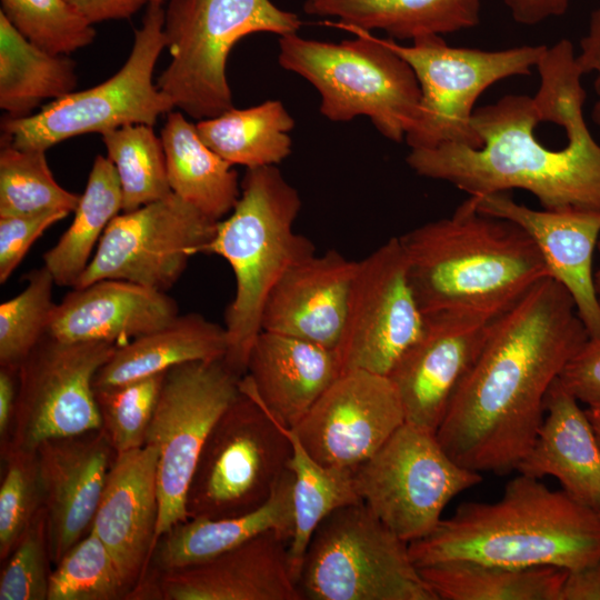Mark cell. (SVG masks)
I'll list each match as a JSON object with an SVG mask.
<instances>
[{
    "label": "cell",
    "mask_w": 600,
    "mask_h": 600,
    "mask_svg": "<svg viewBox=\"0 0 600 600\" xmlns=\"http://www.w3.org/2000/svg\"><path fill=\"white\" fill-rule=\"evenodd\" d=\"M122 192V212L172 193L161 138L153 126L127 124L101 134Z\"/></svg>",
    "instance_id": "36"
},
{
    "label": "cell",
    "mask_w": 600,
    "mask_h": 600,
    "mask_svg": "<svg viewBox=\"0 0 600 600\" xmlns=\"http://www.w3.org/2000/svg\"><path fill=\"white\" fill-rule=\"evenodd\" d=\"M127 593L112 556L89 530L51 571L47 600H116Z\"/></svg>",
    "instance_id": "38"
},
{
    "label": "cell",
    "mask_w": 600,
    "mask_h": 600,
    "mask_svg": "<svg viewBox=\"0 0 600 600\" xmlns=\"http://www.w3.org/2000/svg\"><path fill=\"white\" fill-rule=\"evenodd\" d=\"M300 18L271 0H169L163 32L171 56L157 79L174 109L196 120L233 108L227 61L243 37L296 33Z\"/></svg>",
    "instance_id": "7"
},
{
    "label": "cell",
    "mask_w": 600,
    "mask_h": 600,
    "mask_svg": "<svg viewBox=\"0 0 600 600\" xmlns=\"http://www.w3.org/2000/svg\"><path fill=\"white\" fill-rule=\"evenodd\" d=\"M299 588L309 600H438L409 543L363 501L334 510L316 528Z\"/></svg>",
    "instance_id": "8"
},
{
    "label": "cell",
    "mask_w": 600,
    "mask_h": 600,
    "mask_svg": "<svg viewBox=\"0 0 600 600\" xmlns=\"http://www.w3.org/2000/svg\"><path fill=\"white\" fill-rule=\"evenodd\" d=\"M493 320L461 313L426 316L420 337L388 374L399 394L407 423L437 433Z\"/></svg>",
    "instance_id": "19"
},
{
    "label": "cell",
    "mask_w": 600,
    "mask_h": 600,
    "mask_svg": "<svg viewBox=\"0 0 600 600\" xmlns=\"http://www.w3.org/2000/svg\"><path fill=\"white\" fill-rule=\"evenodd\" d=\"M438 600H559L567 570L451 560L418 568Z\"/></svg>",
    "instance_id": "32"
},
{
    "label": "cell",
    "mask_w": 600,
    "mask_h": 600,
    "mask_svg": "<svg viewBox=\"0 0 600 600\" xmlns=\"http://www.w3.org/2000/svg\"><path fill=\"white\" fill-rule=\"evenodd\" d=\"M4 472L0 486V559L6 561L43 507L37 451H1Z\"/></svg>",
    "instance_id": "42"
},
{
    "label": "cell",
    "mask_w": 600,
    "mask_h": 600,
    "mask_svg": "<svg viewBox=\"0 0 600 600\" xmlns=\"http://www.w3.org/2000/svg\"><path fill=\"white\" fill-rule=\"evenodd\" d=\"M358 261L329 250L290 268L267 298L261 331L336 350Z\"/></svg>",
    "instance_id": "23"
},
{
    "label": "cell",
    "mask_w": 600,
    "mask_h": 600,
    "mask_svg": "<svg viewBox=\"0 0 600 600\" xmlns=\"http://www.w3.org/2000/svg\"><path fill=\"white\" fill-rule=\"evenodd\" d=\"M567 289L548 277L492 321L437 430L444 450L477 472L508 474L531 448L546 397L588 340Z\"/></svg>",
    "instance_id": "2"
},
{
    "label": "cell",
    "mask_w": 600,
    "mask_h": 600,
    "mask_svg": "<svg viewBox=\"0 0 600 600\" xmlns=\"http://www.w3.org/2000/svg\"><path fill=\"white\" fill-rule=\"evenodd\" d=\"M217 223L173 192L120 212L74 288L116 279L167 292L211 240Z\"/></svg>",
    "instance_id": "15"
},
{
    "label": "cell",
    "mask_w": 600,
    "mask_h": 600,
    "mask_svg": "<svg viewBox=\"0 0 600 600\" xmlns=\"http://www.w3.org/2000/svg\"><path fill=\"white\" fill-rule=\"evenodd\" d=\"M597 248H598V250L600 252V236H599V239H598ZM594 289H596L598 300L600 302V268L594 273Z\"/></svg>",
    "instance_id": "52"
},
{
    "label": "cell",
    "mask_w": 600,
    "mask_h": 600,
    "mask_svg": "<svg viewBox=\"0 0 600 600\" xmlns=\"http://www.w3.org/2000/svg\"><path fill=\"white\" fill-rule=\"evenodd\" d=\"M179 314L167 292L104 279L73 288L56 303L47 334L63 342H110L118 347L170 323Z\"/></svg>",
    "instance_id": "24"
},
{
    "label": "cell",
    "mask_w": 600,
    "mask_h": 600,
    "mask_svg": "<svg viewBox=\"0 0 600 600\" xmlns=\"http://www.w3.org/2000/svg\"><path fill=\"white\" fill-rule=\"evenodd\" d=\"M0 12L30 42L56 54L91 44L96 30L67 0H0Z\"/></svg>",
    "instance_id": "40"
},
{
    "label": "cell",
    "mask_w": 600,
    "mask_h": 600,
    "mask_svg": "<svg viewBox=\"0 0 600 600\" xmlns=\"http://www.w3.org/2000/svg\"><path fill=\"white\" fill-rule=\"evenodd\" d=\"M424 321L400 238L393 237L358 261L334 350L341 372L361 369L388 376L420 337Z\"/></svg>",
    "instance_id": "16"
},
{
    "label": "cell",
    "mask_w": 600,
    "mask_h": 600,
    "mask_svg": "<svg viewBox=\"0 0 600 600\" xmlns=\"http://www.w3.org/2000/svg\"><path fill=\"white\" fill-rule=\"evenodd\" d=\"M517 471L554 477L569 496L600 512V443L586 410L559 379L547 393L542 424Z\"/></svg>",
    "instance_id": "26"
},
{
    "label": "cell",
    "mask_w": 600,
    "mask_h": 600,
    "mask_svg": "<svg viewBox=\"0 0 600 600\" xmlns=\"http://www.w3.org/2000/svg\"><path fill=\"white\" fill-rule=\"evenodd\" d=\"M224 327L199 313L178 314L167 326L117 347L98 370L93 388L124 384L191 361L224 358Z\"/></svg>",
    "instance_id": "28"
},
{
    "label": "cell",
    "mask_w": 600,
    "mask_h": 600,
    "mask_svg": "<svg viewBox=\"0 0 600 600\" xmlns=\"http://www.w3.org/2000/svg\"><path fill=\"white\" fill-rule=\"evenodd\" d=\"M19 391V367L0 366V443L4 448L13 423Z\"/></svg>",
    "instance_id": "50"
},
{
    "label": "cell",
    "mask_w": 600,
    "mask_h": 600,
    "mask_svg": "<svg viewBox=\"0 0 600 600\" xmlns=\"http://www.w3.org/2000/svg\"><path fill=\"white\" fill-rule=\"evenodd\" d=\"M536 69L533 97L507 94L474 109L479 147L410 149L408 166L473 197L521 189L546 210L600 211V144L583 118V73L572 43L547 47Z\"/></svg>",
    "instance_id": "1"
},
{
    "label": "cell",
    "mask_w": 600,
    "mask_h": 600,
    "mask_svg": "<svg viewBox=\"0 0 600 600\" xmlns=\"http://www.w3.org/2000/svg\"><path fill=\"white\" fill-rule=\"evenodd\" d=\"M293 527V473L288 469L268 501L249 513L188 518L171 527L156 541L142 578L203 563L267 531L291 540Z\"/></svg>",
    "instance_id": "27"
},
{
    "label": "cell",
    "mask_w": 600,
    "mask_h": 600,
    "mask_svg": "<svg viewBox=\"0 0 600 600\" xmlns=\"http://www.w3.org/2000/svg\"><path fill=\"white\" fill-rule=\"evenodd\" d=\"M340 373L333 350L262 330L241 383L278 422L293 429Z\"/></svg>",
    "instance_id": "25"
},
{
    "label": "cell",
    "mask_w": 600,
    "mask_h": 600,
    "mask_svg": "<svg viewBox=\"0 0 600 600\" xmlns=\"http://www.w3.org/2000/svg\"><path fill=\"white\" fill-rule=\"evenodd\" d=\"M360 499L400 539L431 533L447 504L482 481L441 446L437 433L404 422L353 470Z\"/></svg>",
    "instance_id": "12"
},
{
    "label": "cell",
    "mask_w": 600,
    "mask_h": 600,
    "mask_svg": "<svg viewBox=\"0 0 600 600\" xmlns=\"http://www.w3.org/2000/svg\"><path fill=\"white\" fill-rule=\"evenodd\" d=\"M388 46L411 67L421 99L413 124L404 140L410 149H430L444 143L480 146L471 128L474 103L493 83L528 76L537 67L546 46H521L487 51L449 46L442 36H423L403 46Z\"/></svg>",
    "instance_id": "11"
},
{
    "label": "cell",
    "mask_w": 600,
    "mask_h": 600,
    "mask_svg": "<svg viewBox=\"0 0 600 600\" xmlns=\"http://www.w3.org/2000/svg\"><path fill=\"white\" fill-rule=\"evenodd\" d=\"M482 0H306L310 16L332 17L344 29L381 30L391 39L414 40L472 28Z\"/></svg>",
    "instance_id": "29"
},
{
    "label": "cell",
    "mask_w": 600,
    "mask_h": 600,
    "mask_svg": "<svg viewBox=\"0 0 600 600\" xmlns=\"http://www.w3.org/2000/svg\"><path fill=\"white\" fill-rule=\"evenodd\" d=\"M558 379L579 402L600 406V334L588 338Z\"/></svg>",
    "instance_id": "45"
},
{
    "label": "cell",
    "mask_w": 600,
    "mask_h": 600,
    "mask_svg": "<svg viewBox=\"0 0 600 600\" xmlns=\"http://www.w3.org/2000/svg\"><path fill=\"white\" fill-rule=\"evenodd\" d=\"M582 73H596L594 90L597 100L592 107L591 118L600 126V8L592 11L588 31L580 41V52L576 54Z\"/></svg>",
    "instance_id": "47"
},
{
    "label": "cell",
    "mask_w": 600,
    "mask_h": 600,
    "mask_svg": "<svg viewBox=\"0 0 600 600\" xmlns=\"http://www.w3.org/2000/svg\"><path fill=\"white\" fill-rule=\"evenodd\" d=\"M294 119L279 100L199 120L201 140L232 166H277L291 153Z\"/></svg>",
    "instance_id": "33"
},
{
    "label": "cell",
    "mask_w": 600,
    "mask_h": 600,
    "mask_svg": "<svg viewBox=\"0 0 600 600\" xmlns=\"http://www.w3.org/2000/svg\"><path fill=\"white\" fill-rule=\"evenodd\" d=\"M158 457L151 444L116 456L90 527L112 556L127 597L140 582L157 540Z\"/></svg>",
    "instance_id": "21"
},
{
    "label": "cell",
    "mask_w": 600,
    "mask_h": 600,
    "mask_svg": "<svg viewBox=\"0 0 600 600\" xmlns=\"http://www.w3.org/2000/svg\"><path fill=\"white\" fill-rule=\"evenodd\" d=\"M160 138L171 191L216 221L229 214L241 194L238 173L201 140L196 123L172 110Z\"/></svg>",
    "instance_id": "30"
},
{
    "label": "cell",
    "mask_w": 600,
    "mask_h": 600,
    "mask_svg": "<svg viewBox=\"0 0 600 600\" xmlns=\"http://www.w3.org/2000/svg\"><path fill=\"white\" fill-rule=\"evenodd\" d=\"M51 559L42 507L16 544L0 574V600H47Z\"/></svg>",
    "instance_id": "43"
},
{
    "label": "cell",
    "mask_w": 600,
    "mask_h": 600,
    "mask_svg": "<svg viewBox=\"0 0 600 600\" xmlns=\"http://www.w3.org/2000/svg\"><path fill=\"white\" fill-rule=\"evenodd\" d=\"M289 543L267 531L203 563L146 574L128 599L303 600Z\"/></svg>",
    "instance_id": "18"
},
{
    "label": "cell",
    "mask_w": 600,
    "mask_h": 600,
    "mask_svg": "<svg viewBox=\"0 0 600 600\" xmlns=\"http://www.w3.org/2000/svg\"><path fill=\"white\" fill-rule=\"evenodd\" d=\"M242 377L224 358L166 371L146 437L159 453L157 540L188 519L186 498L198 458L214 423L239 396Z\"/></svg>",
    "instance_id": "13"
},
{
    "label": "cell",
    "mask_w": 600,
    "mask_h": 600,
    "mask_svg": "<svg viewBox=\"0 0 600 600\" xmlns=\"http://www.w3.org/2000/svg\"><path fill=\"white\" fill-rule=\"evenodd\" d=\"M399 238L424 317L496 319L550 277L532 238L514 222L480 212L471 197L450 217Z\"/></svg>",
    "instance_id": "3"
},
{
    "label": "cell",
    "mask_w": 600,
    "mask_h": 600,
    "mask_svg": "<svg viewBox=\"0 0 600 600\" xmlns=\"http://www.w3.org/2000/svg\"><path fill=\"white\" fill-rule=\"evenodd\" d=\"M78 86L76 62L30 42L0 12V108L18 119Z\"/></svg>",
    "instance_id": "31"
},
{
    "label": "cell",
    "mask_w": 600,
    "mask_h": 600,
    "mask_svg": "<svg viewBox=\"0 0 600 600\" xmlns=\"http://www.w3.org/2000/svg\"><path fill=\"white\" fill-rule=\"evenodd\" d=\"M51 564L90 530L117 456L103 430L49 439L37 448Z\"/></svg>",
    "instance_id": "20"
},
{
    "label": "cell",
    "mask_w": 600,
    "mask_h": 600,
    "mask_svg": "<svg viewBox=\"0 0 600 600\" xmlns=\"http://www.w3.org/2000/svg\"><path fill=\"white\" fill-rule=\"evenodd\" d=\"M78 193L62 188L54 179L43 150L19 149L1 143L0 217L49 211L73 212Z\"/></svg>",
    "instance_id": "37"
},
{
    "label": "cell",
    "mask_w": 600,
    "mask_h": 600,
    "mask_svg": "<svg viewBox=\"0 0 600 600\" xmlns=\"http://www.w3.org/2000/svg\"><path fill=\"white\" fill-rule=\"evenodd\" d=\"M164 374L94 389L101 429L117 454L146 444Z\"/></svg>",
    "instance_id": "41"
},
{
    "label": "cell",
    "mask_w": 600,
    "mask_h": 600,
    "mask_svg": "<svg viewBox=\"0 0 600 600\" xmlns=\"http://www.w3.org/2000/svg\"><path fill=\"white\" fill-rule=\"evenodd\" d=\"M110 342H63L46 334L19 366L8 444L36 451L44 441L101 428L93 379L117 349Z\"/></svg>",
    "instance_id": "14"
},
{
    "label": "cell",
    "mask_w": 600,
    "mask_h": 600,
    "mask_svg": "<svg viewBox=\"0 0 600 600\" xmlns=\"http://www.w3.org/2000/svg\"><path fill=\"white\" fill-rule=\"evenodd\" d=\"M292 444L278 422L240 380V393L211 429L186 498L188 518L249 513L271 497L289 469Z\"/></svg>",
    "instance_id": "10"
},
{
    "label": "cell",
    "mask_w": 600,
    "mask_h": 600,
    "mask_svg": "<svg viewBox=\"0 0 600 600\" xmlns=\"http://www.w3.org/2000/svg\"><path fill=\"white\" fill-rule=\"evenodd\" d=\"M91 24L129 19L143 7L163 4L167 0H67Z\"/></svg>",
    "instance_id": "46"
},
{
    "label": "cell",
    "mask_w": 600,
    "mask_h": 600,
    "mask_svg": "<svg viewBox=\"0 0 600 600\" xmlns=\"http://www.w3.org/2000/svg\"><path fill=\"white\" fill-rule=\"evenodd\" d=\"M163 23V4L148 6L134 31L131 52L117 73L98 86L50 101L29 117L4 116L1 143L46 151L80 134H102L127 124L154 126L159 117L174 110L153 82L156 63L167 48Z\"/></svg>",
    "instance_id": "9"
},
{
    "label": "cell",
    "mask_w": 600,
    "mask_h": 600,
    "mask_svg": "<svg viewBox=\"0 0 600 600\" xmlns=\"http://www.w3.org/2000/svg\"><path fill=\"white\" fill-rule=\"evenodd\" d=\"M572 0H504L513 20L534 26L566 13Z\"/></svg>",
    "instance_id": "49"
},
{
    "label": "cell",
    "mask_w": 600,
    "mask_h": 600,
    "mask_svg": "<svg viewBox=\"0 0 600 600\" xmlns=\"http://www.w3.org/2000/svg\"><path fill=\"white\" fill-rule=\"evenodd\" d=\"M54 280L43 266L27 274V284L0 304V366L19 367L47 334L56 303Z\"/></svg>",
    "instance_id": "39"
},
{
    "label": "cell",
    "mask_w": 600,
    "mask_h": 600,
    "mask_svg": "<svg viewBox=\"0 0 600 600\" xmlns=\"http://www.w3.org/2000/svg\"><path fill=\"white\" fill-rule=\"evenodd\" d=\"M586 412L591 421V424L600 443V406L588 407Z\"/></svg>",
    "instance_id": "51"
},
{
    "label": "cell",
    "mask_w": 600,
    "mask_h": 600,
    "mask_svg": "<svg viewBox=\"0 0 600 600\" xmlns=\"http://www.w3.org/2000/svg\"><path fill=\"white\" fill-rule=\"evenodd\" d=\"M406 422L388 376L343 371L292 429L320 463L353 471Z\"/></svg>",
    "instance_id": "17"
},
{
    "label": "cell",
    "mask_w": 600,
    "mask_h": 600,
    "mask_svg": "<svg viewBox=\"0 0 600 600\" xmlns=\"http://www.w3.org/2000/svg\"><path fill=\"white\" fill-rule=\"evenodd\" d=\"M559 600H600V560L567 570Z\"/></svg>",
    "instance_id": "48"
},
{
    "label": "cell",
    "mask_w": 600,
    "mask_h": 600,
    "mask_svg": "<svg viewBox=\"0 0 600 600\" xmlns=\"http://www.w3.org/2000/svg\"><path fill=\"white\" fill-rule=\"evenodd\" d=\"M292 444L289 469L293 473V534L289 556L298 579L310 539L319 523L334 510L362 501L353 471L318 462L292 429L286 428Z\"/></svg>",
    "instance_id": "35"
},
{
    "label": "cell",
    "mask_w": 600,
    "mask_h": 600,
    "mask_svg": "<svg viewBox=\"0 0 600 600\" xmlns=\"http://www.w3.org/2000/svg\"><path fill=\"white\" fill-rule=\"evenodd\" d=\"M300 210L298 190L277 166L247 169L237 204L201 251L223 258L234 274L224 360L242 376L271 290L290 268L316 254L312 241L293 229Z\"/></svg>",
    "instance_id": "5"
},
{
    "label": "cell",
    "mask_w": 600,
    "mask_h": 600,
    "mask_svg": "<svg viewBox=\"0 0 600 600\" xmlns=\"http://www.w3.org/2000/svg\"><path fill=\"white\" fill-rule=\"evenodd\" d=\"M477 209L521 227L534 241L550 277L572 297L589 337L600 334V302L592 259L600 236V211L534 210L507 192L470 196Z\"/></svg>",
    "instance_id": "22"
},
{
    "label": "cell",
    "mask_w": 600,
    "mask_h": 600,
    "mask_svg": "<svg viewBox=\"0 0 600 600\" xmlns=\"http://www.w3.org/2000/svg\"><path fill=\"white\" fill-rule=\"evenodd\" d=\"M409 552L417 568L470 560L576 570L600 560V512L519 473L498 501L460 504Z\"/></svg>",
    "instance_id": "4"
},
{
    "label": "cell",
    "mask_w": 600,
    "mask_h": 600,
    "mask_svg": "<svg viewBox=\"0 0 600 600\" xmlns=\"http://www.w3.org/2000/svg\"><path fill=\"white\" fill-rule=\"evenodd\" d=\"M74 218L58 242L43 254L54 283L74 288L112 219L122 212V192L114 164L98 154Z\"/></svg>",
    "instance_id": "34"
},
{
    "label": "cell",
    "mask_w": 600,
    "mask_h": 600,
    "mask_svg": "<svg viewBox=\"0 0 600 600\" xmlns=\"http://www.w3.org/2000/svg\"><path fill=\"white\" fill-rule=\"evenodd\" d=\"M70 213L49 211L0 217V283L8 281L42 233Z\"/></svg>",
    "instance_id": "44"
},
{
    "label": "cell",
    "mask_w": 600,
    "mask_h": 600,
    "mask_svg": "<svg viewBox=\"0 0 600 600\" xmlns=\"http://www.w3.org/2000/svg\"><path fill=\"white\" fill-rule=\"evenodd\" d=\"M354 39L329 42L279 37L278 62L320 93V113L334 122L370 119L387 139L401 142L414 122L421 91L411 67L369 31L347 29Z\"/></svg>",
    "instance_id": "6"
}]
</instances>
